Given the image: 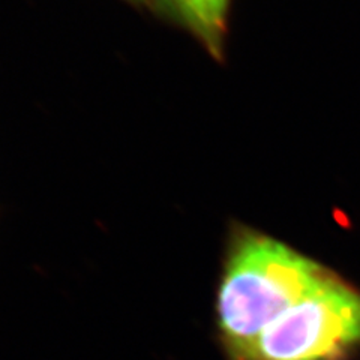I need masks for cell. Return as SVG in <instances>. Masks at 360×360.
Here are the masks:
<instances>
[{"mask_svg": "<svg viewBox=\"0 0 360 360\" xmlns=\"http://www.w3.org/2000/svg\"><path fill=\"white\" fill-rule=\"evenodd\" d=\"M330 275L284 243L242 233L231 246L217 300L218 329L230 359Z\"/></svg>", "mask_w": 360, "mask_h": 360, "instance_id": "obj_1", "label": "cell"}, {"mask_svg": "<svg viewBox=\"0 0 360 360\" xmlns=\"http://www.w3.org/2000/svg\"><path fill=\"white\" fill-rule=\"evenodd\" d=\"M360 344V292L330 275L231 360H341Z\"/></svg>", "mask_w": 360, "mask_h": 360, "instance_id": "obj_2", "label": "cell"}, {"mask_svg": "<svg viewBox=\"0 0 360 360\" xmlns=\"http://www.w3.org/2000/svg\"><path fill=\"white\" fill-rule=\"evenodd\" d=\"M170 4L210 47H218L222 38L229 0H170Z\"/></svg>", "mask_w": 360, "mask_h": 360, "instance_id": "obj_3", "label": "cell"}]
</instances>
